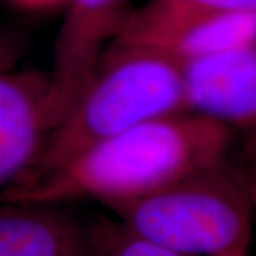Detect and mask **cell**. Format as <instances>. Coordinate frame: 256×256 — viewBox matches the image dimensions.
<instances>
[{"label":"cell","mask_w":256,"mask_h":256,"mask_svg":"<svg viewBox=\"0 0 256 256\" xmlns=\"http://www.w3.org/2000/svg\"><path fill=\"white\" fill-rule=\"evenodd\" d=\"M235 131L194 111L150 120L80 151L46 172L22 178L0 202L111 208L156 191L184 175L229 162Z\"/></svg>","instance_id":"1"},{"label":"cell","mask_w":256,"mask_h":256,"mask_svg":"<svg viewBox=\"0 0 256 256\" xmlns=\"http://www.w3.org/2000/svg\"><path fill=\"white\" fill-rule=\"evenodd\" d=\"M180 111H190L184 64L151 47L112 43L22 178L46 172L97 142Z\"/></svg>","instance_id":"2"},{"label":"cell","mask_w":256,"mask_h":256,"mask_svg":"<svg viewBox=\"0 0 256 256\" xmlns=\"http://www.w3.org/2000/svg\"><path fill=\"white\" fill-rule=\"evenodd\" d=\"M108 210L128 228L188 256H249L254 206L229 162L184 175Z\"/></svg>","instance_id":"3"},{"label":"cell","mask_w":256,"mask_h":256,"mask_svg":"<svg viewBox=\"0 0 256 256\" xmlns=\"http://www.w3.org/2000/svg\"><path fill=\"white\" fill-rule=\"evenodd\" d=\"M132 9L131 0H67L48 72L54 127L118 38Z\"/></svg>","instance_id":"4"},{"label":"cell","mask_w":256,"mask_h":256,"mask_svg":"<svg viewBox=\"0 0 256 256\" xmlns=\"http://www.w3.org/2000/svg\"><path fill=\"white\" fill-rule=\"evenodd\" d=\"M54 127L48 73L16 70L0 56V192L34 164Z\"/></svg>","instance_id":"5"},{"label":"cell","mask_w":256,"mask_h":256,"mask_svg":"<svg viewBox=\"0 0 256 256\" xmlns=\"http://www.w3.org/2000/svg\"><path fill=\"white\" fill-rule=\"evenodd\" d=\"M188 110L256 136V44L184 64Z\"/></svg>","instance_id":"6"},{"label":"cell","mask_w":256,"mask_h":256,"mask_svg":"<svg viewBox=\"0 0 256 256\" xmlns=\"http://www.w3.org/2000/svg\"><path fill=\"white\" fill-rule=\"evenodd\" d=\"M0 256H98L94 220L68 205L0 202Z\"/></svg>","instance_id":"7"},{"label":"cell","mask_w":256,"mask_h":256,"mask_svg":"<svg viewBox=\"0 0 256 256\" xmlns=\"http://www.w3.org/2000/svg\"><path fill=\"white\" fill-rule=\"evenodd\" d=\"M252 44H256V12L191 18L140 46L160 50L186 64Z\"/></svg>","instance_id":"8"},{"label":"cell","mask_w":256,"mask_h":256,"mask_svg":"<svg viewBox=\"0 0 256 256\" xmlns=\"http://www.w3.org/2000/svg\"><path fill=\"white\" fill-rule=\"evenodd\" d=\"M240 12H256V0H146L132 9L114 43L146 44L186 20Z\"/></svg>","instance_id":"9"},{"label":"cell","mask_w":256,"mask_h":256,"mask_svg":"<svg viewBox=\"0 0 256 256\" xmlns=\"http://www.w3.org/2000/svg\"><path fill=\"white\" fill-rule=\"evenodd\" d=\"M94 242L98 256H188L144 238L120 220H94Z\"/></svg>","instance_id":"10"},{"label":"cell","mask_w":256,"mask_h":256,"mask_svg":"<svg viewBox=\"0 0 256 256\" xmlns=\"http://www.w3.org/2000/svg\"><path fill=\"white\" fill-rule=\"evenodd\" d=\"M22 9L40 12V10H52L60 6H66L67 0H10Z\"/></svg>","instance_id":"11"},{"label":"cell","mask_w":256,"mask_h":256,"mask_svg":"<svg viewBox=\"0 0 256 256\" xmlns=\"http://www.w3.org/2000/svg\"><path fill=\"white\" fill-rule=\"evenodd\" d=\"M245 186H246L248 194L250 196V201H252V206H256V162L252 165V168L248 171V174L240 175Z\"/></svg>","instance_id":"12"},{"label":"cell","mask_w":256,"mask_h":256,"mask_svg":"<svg viewBox=\"0 0 256 256\" xmlns=\"http://www.w3.org/2000/svg\"><path fill=\"white\" fill-rule=\"evenodd\" d=\"M12 50H13V47L10 46V44H3V43H0V56L8 54Z\"/></svg>","instance_id":"13"},{"label":"cell","mask_w":256,"mask_h":256,"mask_svg":"<svg viewBox=\"0 0 256 256\" xmlns=\"http://www.w3.org/2000/svg\"><path fill=\"white\" fill-rule=\"evenodd\" d=\"M254 212H255V214H256V206H254Z\"/></svg>","instance_id":"14"}]
</instances>
